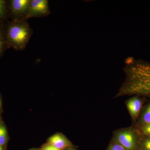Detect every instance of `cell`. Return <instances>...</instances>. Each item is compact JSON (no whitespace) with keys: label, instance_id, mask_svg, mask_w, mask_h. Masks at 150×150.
I'll return each instance as SVG.
<instances>
[{"label":"cell","instance_id":"ba28073f","mask_svg":"<svg viewBox=\"0 0 150 150\" xmlns=\"http://www.w3.org/2000/svg\"><path fill=\"white\" fill-rule=\"evenodd\" d=\"M150 123V103L147 105L143 109L140 115L139 126Z\"/></svg>","mask_w":150,"mask_h":150},{"label":"cell","instance_id":"9a60e30c","mask_svg":"<svg viewBox=\"0 0 150 150\" xmlns=\"http://www.w3.org/2000/svg\"><path fill=\"white\" fill-rule=\"evenodd\" d=\"M40 150H60L57 148L55 147L50 144L47 143L46 144L42 146Z\"/></svg>","mask_w":150,"mask_h":150},{"label":"cell","instance_id":"5bb4252c","mask_svg":"<svg viewBox=\"0 0 150 150\" xmlns=\"http://www.w3.org/2000/svg\"><path fill=\"white\" fill-rule=\"evenodd\" d=\"M107 150H126L125 148L123 147L121 145L119 144L117 142L111 144L108 147Z\"/></svg>","mask_w":150,"mask_h":150},{"label":"cell","instance_id":"2e32d148","mask_svg":"<svg viewBox=\"0 0 150 150\" xmlns=\"http://www.w3.org/2000/svg\"><path fill=\"white\" fill-rule=\"evenodd\" d=\"M2 107V100L1 99V97H0V110H1V108Z\"/></svg>","mask_w":150,"mask_h":150},{"label":"cell","instance_id":"7c38bea8","mask_svg":"<svg viewBox=\"0 0 150 150\" xmlns=\"http://www.w3.org/2000/svg\"><path fill=\"white\" fill-rule=\"evenodd\" d=\"M6 43V40L5 38L2 29L0 27V57L2 55L5 47Z\"/></svg>","mask_w":150,"mask_h":150},{"label":"cell","instance_id":"6da1fadb","mask_svg":"<svg viewBox=\"0 0 150 150\" xmlns=\"http://www.w3.org/2000/svg\"><path fill=\"white\" fill-rule=\"evenodd\" d=\"M33 31L28 22L22 20L13 22L9 25L6 43L17 51L25 48L32 35Z\"/></svg>","mask_w":150,"mask_h":150},{"label":"cell","instance_id":"4fadbf2b","mask_svg":"<svg viewBox=\"0 0 150 150\" xmlns=\"http://www.w3.org/2000/svg\"><path fill=\"white\" fill-rule=\"evenodd\" d=\"M6 12V2L3 0H0V18H2L5 16Z\"/></svg>","mask_w":150,"mask_h":150},{"label":"cell","instance_id":"e0dca14e","mask_svg":"<svg viewBox=\"0 0 150 150\" xmlns=\"http://www.w3.org/2000/svg\"><path fill=\"white\" fill-rule=\"evenodd\" d=\"M0 150H5L4 147L0 146Z\"/></svg>","mask_w":150,"mask_h":150},{"label":"cell","instance_id":"5b68a950","mask_svg":"<svg viewBox=\"0 0 150 150\" xmlns=\"http://www.w3.org/2000/svg\"><path fill=\"white\" fill-rule=\"evenodd\" d=\"M126 106L133 120L136 121L139 116L142 110V99L138 96L133 97L127 100Z\"/></svg>","mask_w":150,"mask_h":150},{"label":"cell","instance_id":"7a4b0ae2","mask_svg":"<svg viewBox=\"0 0 150 150\" xmlns=\"http://www.w3.org/2000/svg\"><path fill=\"white\" fill-rule=\"evenodd\" d=\"M134 95L150 98V63L142 61L134 69L131 82Z\"/></svg>","mask_w":150,"mask_h":150},{"label":"cell","instance_id":"9c48e42d","mask_svg":"<svg viewBox=\"0 0 150 150\" xmlns=\"http://www.w3.org/2000/svg\"><path fill=\"white\" fill-rule=\"evenodd\" d=\"M8 141L7 131L5 126L0 121V146L4 147Z\"/></svg>","mask_w":150,"mask_h":150},{"label":"cell","instance_id":"8fae6325","mask_svg":"<svg viewBox=\"0 0 150 150\" xmlns=\"http://www.w3.org/2000/svg\"><path fill=\"white\" fill-rule=\"evenodd\" d=\"M139 132L143 136L150 137V123L139 126Z\"/></svg>","mask_w":150,"mask_h":150},{"label":"cell","instance_id":"8992f818","mask_svg":"<svg viewBox=\"0 0 150 150\" xmlns=\"http://www.w3.org/2000/svg\"><path fill=\"white\" fill-rule=\"evenodd\" d=\"M30 0H12L11 1L12 13L16 16H25L29 9Z\"/></svg>","mask_w":150,"mask_h":150},{"label":"cell","instance_id":"277c9868","mask_svg":"<svg viewBox=\"0 0 150 150\" xmlns=\"http://www.w3.org/2000/svg\"><path fill=\"white\" fill-rule=\"evenodd\" d=\"M50 13L47 0H32L25 19L46 16Z\"/></svg>","mask_w":150,"mask_h":150},{"label":"cell","instance_id":"52a82bcc","mask_svg":"<svg viewBox=\"0 0 150 150\" xmlns=\"http://www.w3.org/2000/svg\"><path fill=\"white\" fill-rule=\"evenodd\" d=\"M48 144L60 150L67 149L71 146L69 141L64 135L58 133L52 135L48 138Z\"/></svg>","mask_w":150,"mask_h":150},{"label":"cell","instance_id":"ac0fdd59","mask_svg":"<svg viewBox=\"0 0 150 150\" xmlns=\"http://www.w3.org/2000/svg\"><path fill=\"white\" fill-rule=\"evenodd\" d=\"M67 150H75L73 149H67Z\"/></svg>","mask_w":150,"mask_h":150},{"label":"cell","instance_id":"d6986e66","mask_svg":"<svg viewBox=\"0 0 150 150\" xmlns=\"http://www.w3.org/2000/svg\"><path fill=\"white\" fill-rule=\"evenodd\" d=\"M36 150V149H32V150Z\"/></svg>","mask_w":150,"mask_h":150},{"label":"cell","instance_id":"30bf717a","mask_svg":"<svg viewBox=\"0 0 150 150\" xmlns=\"http://www.w3.org/2000/svg\"><path fill=\"white\" fill-rule=\"evenodd\" d=\"M144 136L141 137L139 150H150V137Z\"/></svg>","mask_w":150,"mask_h":150},{"label":"cell","instance_id":"3957f363","mask_svg":"<svg viewBox=\"0 0 150 150\" xmlns=\"http://www.w3.org/2000/svg\"><path fill=\"white\" fill-rule=\"evenodd\" d=\"M141 137L137 131L129 129L118 132L115 140L126 150H139Z\"/></svg>","mask_w":150,"mask_h":150}]
</instances>
